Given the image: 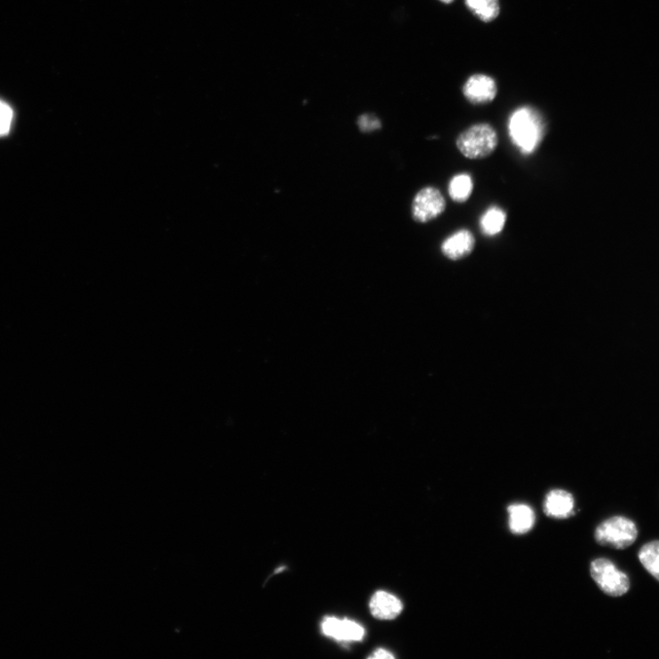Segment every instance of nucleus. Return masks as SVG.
Returning a JSON list of instances; mask_svg holds the SVG:
<instances>
[{"label": "nucleus", "instance_id": "1", "mask_svg": "<svg viewBox=\"0 0 659 659\" xmlns=\"http://www.w3.org/2000/svg\"><path fill=\"white\" fill-rule=\"evenodd\" d=\"M507 129L513 145L523 155H531L546 135V123L536 108L525 105L517 108L508 119Z\"/></svg>", "mask_w": 659, "mask_h": 659}, {"label": "nucleus", "instance_id": "2", "mask_svg": "<svg viewBox=\"0 0 659 659\" xmlns=\"http://www.w3.org/2000/svg\"><path fill=\"white\" fill-rule=\"evenodd\" d=\"M499 138L496 129L488 123L473 124L462 131L455 140L456 148L466 159L480 161L496 151Z\"/></svg>", "mask_w": 659, "mask_h": 659}, {"label": "nucleus", "instance_id": "3", "mask_svg": "<svg viewBox=\"0 0 659 659\" xmlns=\"http://www.w3.org/2000/svg\"><path fill=\"white\" fill-rule=\"evenodd\" d=\"M638 536L636 524L630 519L616 516L601 523L595 533L597 543L616 549H626L632 546Z\"/></svg>", "mask_w": 659, "mask_h": 659}, {"label": "nucleus", "instance_id": "4", "mask_svg": "<svg viewBox=\"0 0 659 659\" xmlns=\"http://www.w3.org/2000/svg\"><path fill=\"white\" fill-rule=\"evenodd\" d=\"M591 575L598 588L609 596L620 597L630 589L629 576L608 559L595 560L591 564Z\"/></svg>", "mask_w": 659, "mask_h": 659}, {"label": "nucleus", "instance_id": "5", "mask_svg": "<svg viewBox=\"0 0 659 659\" xmlns=\"http://www.w3.org/2000/svg\"><path fill=\"white\" fill-rule=\"evenodd\" d=\"M447 202L444 194L434 187L421 189L412 204V216L415 222L427 224L444 214Z\"/></svg>", "mask_w": 659, "mask_h": 659}, {"label": "nucleus", "instance_id": "6", "mask_svg": "<svg viewBox=\"0 0 659 659\" xmlns=\"http://www.w3.org/2000/svg\"><path fill=\"white\" fill-rule=\"evenodd\" d=\"M475 246L476 239L473 233L467 229H462L443 241L441 252L447 260L459 262L468 258L474 251Z\"/></svg>", "mask_w": 659, "mask_h": 659}, {"label": "nucleus", "instance_id": "7", "mask_svg": "<svg viewBox=\"0 0 659 659\" xmlns=\"http://www.w3.org/2000/svg\"><path fill=\"white\" fill-rule=\"evenodd\" d=\"M322 634L338 641H361L364 629L356 621L337 617H325L321 622Z\"/></svg>", "mask_w": 659, "mask_h": 659}, {"label": "nucleus", "instance_id": "8", "mask_svg": "<svg viewBox=\"0 0 659 659\" xmlns=\"http://www.w3.org/2000/svg\"><path fill=\"white\" fill-rule=\"evenodd\" d=\"M464 97L472 104H484L494 101L497 95L496 81L486 75L471 77L463 88Z\"/></svg>", "mask_w": 659, "mask_h": 659}, {"label": "nucleus", "instance_id": "9", "mask_svg": "<svg viewBox=\"0 0 659 659\" xmlns=\"http://www.w3.org/2000/svg\"><path fill=\"white\" fill-rule=\"evenodd\" d=\"M543 508L549 518L568 519L573 514L574 499L567 491L553 490L546 495Z\"/></svg>", "mask_w": 659, "mask_h": 659}, {"label": "nucleus", "instance_id": "10", "mask_svg": "<svg viewBox=\"0 0 659 659\" xmlns=\"http://www.w3.org/2000/svg\"><path fill=\"white\" fill-rule=\"evenodd\" d=\"M370 608L374 617L380 620H393L401 613L403 605L395 596L380 591L372 596Z\"/></svg>", "mask_w": 659, "mask_h": 659}, {"label": "nucleus", "instance_id": "11", "mask_svg": "<svg viewBox=\"0 0 659 659\" xmlns=\"http://www.w3.org/2000/svg\"><path fill=\"white\" fill-rule=\"evenodd\" d=\"M508 525L512 533L523 535L530 532L535 525V513L533 509L524 504L511 505L507 508Z\"/></svg>", "mask_w": 659, "mask_h": 659}, {"label": "nucleus", "instance_id": "12", "mask_svg": "<svg viewBox=\"0 0 659 659\" xmlns=\"http://www.w3.org/2000/svg\"><path fill=\"white\" fill-rule=\"evenodd\" d=\"M506 212L498 205L488 208L480 217V229L487 237L501 234L506 224Z\"/></svg>", "mask_w": 659, "mask_h": 659}, {"label": "nucleus", "instance_id": "13", "mask_svg": "<svg viewBox=\"0 0 659 659\" xmlns=\"http://www.w3.org/2000/svg\"><path fill=\"white\" fill-rule=\"evenodd\" d=\"M474 185L470 173L461 172L452 177L448 183V195L457 204L466 203L471 196Z\"/></svg>", "mask_w": 659, "mask_h": 659}, {"label": "nucleus", "instance_id": "14", "mask_svg": "<svg viewBox=\"0 0 659 659\" xmlns=\"http://www.w3.org/2000/svg\"><path fill=\"white\" fill-rule=\"evenodd\" d=\"M468 10L484 22H491L500 13L498 0H465Z\"/></svg>", "mask_w": 659, "mask_h": 659}, {"label": "nucleus", "instance_id": "15", "mask_svg": "<svg viewBox=\"0 0 659 659\" xmlns=\"http://www.w3.org/2000/svg\"><path fill=\"white\" fill-rule=\"evenodd\" d=\"M638 559L648 573L659 581V541L645 544L640 548Z\"/></svg>", "mask_w": 659, "mask_h": 659}, {"label": "nucleus", "instance_id": "16", "mask_svg": "<svg viewBox=\"0 0 659 659\" xmlns=\"http://www.w3.org/2000/svg\"><path fill=\"white\" fill-rule=\"evenodd\" d=\"M13 121V110L4 101L0 100V137L9 134Z\"/></svg>", "mask_w": 659, "mask_h": 659}, {"label": "nucleus", "instance_id": "17", "mask_svg": "<svg viewBox=\"0 0 659 659\" xmlns=\"http://www.w3.org/2000/svg\"><path fill=\"white\" fill-rule=\"evenodd\" d=\"M358 128L362 132H372L381 128V121L372 114H364L358 119Z\"/></svg>", "mask_w": 659, "mask_h": 659}, {"label": "nucleus", "instance_id": "18", "mask_svg": "<svg viewBox=\"0 0 659 659\" xmlns=\"http://www.w3.org/2000/svg\"><path fill=\"white\" fill-rule=\"evenodd\" d=\"M371 658H380V659H383V658H386V659H392V658H395V655H392V654H391V653H390L389 651H388V650H386V649H383V648H380V649L376 650V651H375V652H374V653L372 654V655H371Z\"/></svg>", "mask_w": 659, "mask_h": 659}, {"label": "nucleus", "instance_id": "19", "mask_svg": "<svg viewBox=\"0 0 659 659\" xmlns=\"http://www.w3.org/2000/svg\"><path fill=\"white\" fill-rule=\"evenodd\" d=\"M441 2L444 3V4H450L454 3V0H441Z\"/></svg>", "mask_w": 659, "mask_h": 659}]
</instances>
